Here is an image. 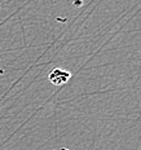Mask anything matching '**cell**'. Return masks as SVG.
Returning a JSON list of instances; mask_svg holds the SVG:
<instances>
[{
	"label": "cell",
	"mask_w": 141,
	"mask_h": 150,
	"mask_svg": "<svg viewBox=\"0 0 141 150\" xmlns=\"http://www.w3.org/2000/svg\"><path fill=\"white\" fill-rule=\"evenodd\" d=\"M71 78V74L69 71L64 70V69H53L48 75V79L53 86H64L65 83L69 82V79Z\"/></svg>",
	"instance_id": "obj_1"
}]
</instances>
